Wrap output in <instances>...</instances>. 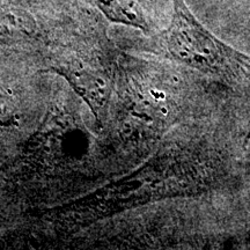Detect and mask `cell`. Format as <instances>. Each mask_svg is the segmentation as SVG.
Segmentation results:
<instances>
[{"mask_svg":"<svg viewBox=\"0 0 250 250\" xmlns=\"http://www.w3.org/2000/svg\"><path fill=\"white\" fill-rule=\"evenodd\" d=\"M169 26L161 35L175 62L233 86H250V56L226 44L195 17L184 0H171Z\"/></svg>","mask_w":250,"mask_h":250,"instance_id":"cell-1","label":"cell"}]
</instances>
